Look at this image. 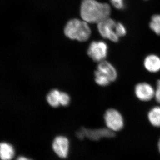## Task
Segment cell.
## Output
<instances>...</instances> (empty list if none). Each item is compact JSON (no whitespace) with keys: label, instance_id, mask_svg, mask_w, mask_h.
Returning a JSON list of instances; mask_svg holds the SVG:
<instances>
[{"label":"cell","instance_id":"cell-1","mask_svg":"<svg viewBox=\"0 0 160 160\" xmlns=\"http://www.w3.org/2000/svg\"><path fill=\"white\" fill-rule=\"evenodd\" d=\"M111 8L108 4L96 0H83L80 10L83 20L88 23H98L109 18Z\"/></svg>","mask_w":160,"mask_h":160},{"label":"cell","instance_id":"cell-2","mask_svg":"<svg viewBox=\"0 0 160 160\" xmlns=\"http://www.w3.org/2000/svg\"><path fill=\"white\" fill-rule=\"evenodd\" d=\"M65 34L72 40H77L81 42H86L91 35V31L88 23L85 21L73 19L66 24Z\"/></svg>","mask_w":160,"mask_h":160},{"label":"cell","instance_id":"cell-3","mask_svg":"<svg viewBox=\"0 0 160 160\" xmlns=\"http://www.w3.org/2000/svg\"><path fill=\"white\" fill-rule=\"evenodd\" d=\"M104 119L106 127L114 132L122 130L125 125L122 115L114 108H110L106 110L104 113Z\"/></svg>","mask_w":160,"mask_h":160},{"label":"cell","instance_id":"cell-4","mask_svg":"<svg viewBox=\"0 0 160 160\" xmlns=\"http://www.w3.org/2000/svg\"><path fill=\"white\" fill-rule=\"evenodd\" d=\"M108 52V47L106 42L102 41H94L89 45L87 54L93 61L100 62L105 60Z\"/></svg>","mask_w":160,"mask_h":160},{"label":"cell","instance_id":"cell-5","mask_svg":"<svg viewBox=\"0 0 160 160\" xmlns=\"http://www.w3.org/2000/svg\"><path fill=\"white\" fill-rule=\"evenodd\" d=\"M116 24L114 20L108 18L98 23V30L104 38L109 39L114 42H117L119 38L115 30Z\"/></svg>","mask_w":160,"mask_h":160},{"label":"cell","instance_id":"cell-6","mask_svg":"<svg viewBox=\"0 0 160 160\" xmlns=\"http://www.w3.org/2000/svg\"><path fill=\"white\" fill-rule=\"evenodd\" d=\"M155 89L151 84L146 82L138 83L134 88V93L138 99L142 102L151 101L155 97Z\"/></svg>","mask_w":160,"mask_h":160},{"label":"cell","instance_id":"cell-7","mask_svg":"<svg viewBox=\"0 0 160 160\" xmlns=\"http://www.w3.org/2000/svg\"><path fill=\"white\" fill-rule=\"evenodd\" d=\"M82 130L85 136L93 141H98L103 138H114L116 135L114 132L112 131L107 127L93 129L83 128Z\"/></svg>","mask_w":160,"mask_h":160},{"label":"cell","instance_id":"cell-8","mask_svg":"<svg viewBox=\"0 0 160 160\" xmlns=\"http://www.w3.org/2000/svg\"><path fill=\"white\" fill-rule=\"evenodd\" d=\"M69 146V140L64 136L57 137L52 142L53 151L59 157L62 158H66L68 156Z\"/></svg>","mask_w":160,"mask_h":160},{"label":"cell","instance_id":"cell-9","mask_svg":"<svg viewBox=\"0 0 160 160\" xmlns=\"http://www.w3.org/2000/svg\"><path fill=\"white\" fill-rule=\"evenodd\" d=\"M96 70L107 77L112 82L117 79V70L112 64L106 60L99 62Z\"/></svg>","mask_w":160,"mask_h":160},{"label":"cell","instance_id":"cell-10","mask_svg":"<svg viewBox=\"0 0 160 160\" xmlns=\"http://www.w3.org/2000/svg\"><path fill=\"white\" fill-rule=\"evenodd\" d=\"M144 66L147 71L157 73L160 71V58L155 54H150L144 60Z\"/></svg>","mask_w":160,"mask_h":160},{"label":"cell","instance_id":"cell-11","mask_svg":"<svg viewBox=\"0 0 160 160\" xmlns=\"http://www.w3.org/2000/svg\"><path fill=\"white\" fill-rule=\"evenodd\" d=\"M14 149L9 143L3 142L0 145V157L2 160H12L14 157Z\"/></svg>","mask_w":160,"mask_h":160},{"label":"cell","instance_id":"cell-12","mask_svg":"<svg viewBox=\"0 0 160 160\" xmlns=\"http://www.w3.org/2000/svg\"><path fill=\"white\" fill-rule=\"evenodd\" d=\"M147 118L152 126L160 128V106H154L150 109L147 114Z\"/></svg>","mask_w":160,"mask_h":160},{"label":"cell","instance_id":"cell-13","mask_svg":"<svg viewBox=\"0 0 160 160\" xmlns=\"http://www.w3.org/2000/svg\"><path fill=\"white\" fill-rule=\"evenodd\" d=\"M61 93V92L58 89H54L51 90L47 94L46 100L52 107L56 108L59 106Z\"/></svg>","mask_w":160,"mask_h":160},{"label":"cell","instance_id":"cell-14","mask_svg":"<svg viewBox=\"0 0 160 160\" xmlns=\"http://www.w3.org/2000/svg\"><path fill=\"white\" fill-rule=\"evenodd\" d=\"M94 80L95 82L98 85L103 87L109 86L112 82L107 77L97 70H96L94 72Z\"/></svg>","mask_w":160,"mask_h":160},{"label":"cell","instance_id":"cell-15","mask_svg":"<svg viewBox=\"0 0 160 160\" xmlns=\"http://www.w3.org/2000/svg\"><path fill=\"white\" fill-rule=\"evenodd\" d=\"M149 27L156 34L160 36V15H155L152 17Z\"/></svg>","mask_w":160,"mask_h":160},{"label":"cell","instance_id":"cell-16","mask_svg":"<svg viewBox=\"0 0 160 160\" xmlns=\"http://www.w3.org/2000/svg\"><path fill=\"white\" fill-rule=\"evenodd\" d=\"M116 33L119 38L126 35V30L125 26L121 23H117L115 26Z\"/></svg>","mask_w":160,"mask_h":160},{"label":"cell","instance_id":"cell-17","mask_svg":"<svg viewBox=\"0 0 160 160\" xmlns=\"http://www.w3.org/2000/svg\"><path fill=\"white\" fill-rule=\"evenodd\" d=\"M70 101V97L68 93L65 92H61L60 96V105L63 106H68Z\"/></svg>","mask_w":160,"mask_h":160},{"label":"cell","instance_id":"cell-18","mask_svg":"<svg viewBox=\"0 0 160 160\" xmlns=\"http://www.w3.org/2000/svg\"><path fill=\"white\" fill-rule=\"evenodd\" d=\"M110 2L112 6L118 9H122L125 7L124 0H110Z\"/></svg>","mask_w":160,"mask_h":160},{"label":"cell","instance_id":"cell-19","mask_svg":"<svg viewBox=\"0 0 160 160\" xmlns=\"http://www.w3.org/2000/svg\"><path fill=\"white\" fill-rule=\"evenodd\" d=\"M154 98L157 102L160 104V79L158 80L156 82V88Z\"/></svg>","mask_w":160,"mask_h":160},{"label":"cell","instance_id":"cell-20","mask_svg":"<svg viewBox=\"0 0 160 160\" xmlns=\"http://www.w3.org/2000/svg\"><path fill=\"white\" fill-rule=\"evenodd\" d=\"M16 160H32L28 158L25 157L23 156H20L18 158H17V159Z\"/></svg>","mask_w":160,"mask_h":160},{"label":"cell","instance_id":"cell-21","mask_svg":"<svg viewBox=\"0 0 160 160\" xmlns=\"http://www.w3.org/2000/svg\"><path fill=\"white\" fill-rule=\"evenodd\" d=\"M158 150L160 152V138L158 142Z\"/></svg>","mask_w":160,"mask_h":160}]
</instances>
